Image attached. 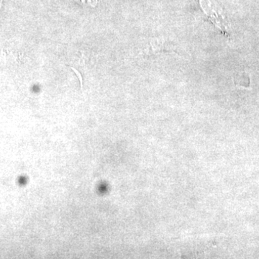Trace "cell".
I'll list each match as a JSON object with an SVG mask.
<instances>
[{
	"label": "cell",
	"instance_id": "cell-1",
	"mask_svg": "<svg viewBox=\"0 0 259 259\" xmlns=\"http://www.w3.org/2000/svg\"><path fill=\"white\" fill-rule=\"evenodd\" d=\"M201 5L206 14L208 15L209 18L212 19L213 23L225 33L228 34V23L226 19L223 15L219 14L218 10L214 8L215 7H214V4L209 0H201Z\"/></svg>",
	"mask_w": 259,
	"mask_h": 259
},
{
	"label": "cell",
	"instance_id": "cell-2",
	"mask_svg": "<svg viewBox=\"0 0 259 259\" xmlns=\"http://www.w3.org/2000/svg\"><path fill=\"white\" fill-rule=\"evenodd\" d=\"M3 0H0V10H1L2 7H3Z\"/></svg>",
	"mask_w": 259,
	"mask_h": 259
}]
</instances>
